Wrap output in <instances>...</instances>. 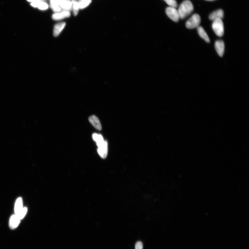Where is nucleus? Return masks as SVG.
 Here are the masks:
<instances>
[{"label": "nucleus", "instance_id": "nucleus-10", "mask_svg": "<svg viewBox=\"0 0 249 249\" xmlns=\"http://www.w3.org/2000/svg\"><path fill=\"white\" fill-rule=\"evenodd\" d=\"M66 26L65 22H60L56 24L53 29V35L55 37L58 36Z\"/></svg>", "mask_w": 249, "mask_h": 249}, {"label": "nucleus", "instance_id": "nucleus-22", "mask_svg": "<svg viewBox=\"0 0 249 249\" xmlns=\"http://www.w3.org/2000/svg\"><path fill=\"white\" fill-rule=\"evenodd\" d=\"M143 246L142 242L141 241L136 242L135 245V249H143Z\"/></svg>", "mask_w": 249, "mask_h": 249}, {"label": "nucleus", "instance_id": "nucleus-1", "mask_svg": "<svg viewBox=\"0 0 249 249\" xmlns=\"http://www.w3.org/2000/svg\"><path fill=\"white\" fill-rule=\"evenodd\" d=\"M194 9V6L189 0H185L180 6L178 12L180 18L183 19L189 15Z\"/></svg>", "mask_w": 249, "mask_h": 249}, {"label": "nucleus", "instance_id": "nucleus-11", "mask_svg": "<svg viewBox=\"0 0 249 249\" xmlns=\"http://www.w3.org/2000/svg\"><path fill=\"white\" fill-rule=\"evenodd\" d=\"M224 16V12L221 9H218L211 13L209 16L210 20L214 21L217 19H222Z\"/></svg>", "mask_w": 249, "mask_h": 249}, {"label": "nucleus", "instance_id": "nucleus-8", "mask_svg": "<svg viewBox=\"0 0 249 249\" xmlns=\"http://www.w3.org/2000/svg\"><path fill=\"white\" fill-rule=\"evenodd\" d=\"M89 120L90 123L94 128L99 131L102 130L101 124L99 118L97 117L95 115L91 116L90 117Z\"/></svg>", "mask_w": 249, "mask_h": 249}, {"label": "nucleus", "instance_id": "nucleus-23", "mask_svg": "<svg viewBox=\"0 0 249 249\" xmlns=\"http://www.w3.org/2000/svg\"><path fill=\"white\" fill-rule=\"evenodd\" d=\"M39 2H40L35 1L33 2H31V5L34 7H37L38 4Z\"/></svg>", "mask_w": 249, "mask_h": 249}, {"label": "nucleus", "instance_id": "nucleus-21", "mask_svg": "<svg viewBox=\"0 0 249 249\" xmlns=\"http://www.w3.org/2000/svg\"><path fill=\"white\" fill-rule=\"evenodd\" d=\"M50 7L53 11L56 12H60L61 11V8L59 6L50 5Z\"/></svg>", "mask_w": 249, "mask_h": 249}, {"label": "nucleus", "instance_id": "nucleus-12", "mask_svg": "<svg viewBox=\"0 0 249 249\" xmlns=\"http://www.w3.org/2000/svg\"><path fill=\"white\" fill-rule=\"evenodd\" d=\"M20 222V219L15 215H12L9 220V225L10 228L14 229L17 227Z\"/></svg>", "mask_w": 249, "mask_h": 249}, {"label": "nucleus", "instance_id": "nucleus-5", "mask_svg": "<svg viewBox=\"0 0 249 249\" xmlns=\"http://www.w3.org/2000/svg\"><path fill=\"white\" fill-rule=\"evenodd\" d=\"M70 12L69 11H64L61 12H56L53 15L52 18L53 20L59 21L70 17Z\"/></svg>", "mask_w": 249, "mask_h": 249}, {"label": "nucleus", "instance_id": "nucleus-7", "mask_svg": "<svg viewBox=\"0 0 249 249\" xmlns=\"http://www.w3.org/2000/svg\"><path fill=\"white\" fill-rule=\"evenodd\" d=\"M108 143L106 141L101 146L98 147L97 150L99 155L103 159L106 158L108 155Z\"/></svg>", "mask_w": 249, "mask_h": 249}, {"label": "nucleus", "instance_id": "nucleus-19", "mask_svg": "<svg viewBox=\"0 0 249 249\" xmlns=\"http://www.w3.org/2000/svg\"><path fill=\"white\" fill-rule=\"evenodd\" d=\"M37 7L41 10H45L48 8V5L46 3L41 1L39 2Z\"/></svg>", "mask_w": 249, "mask_h": 249}, {"label": "nucleus", "instance_id": "nucleus-17", "mask_svg": "<svg viewBox=\"0 0 249 249\" xmlns=\"http://www.w3.org/2000/svg\"><path fill=\"white\" fill-rule=\"evenodd\" d=\"M91 2V0H81V1L79 2L80 9H83L87 7L90 4Z\"/></svg>", "mask_w": 249, "mask_h": 249}, {"label": "nucleus", "instance_id": "nucleus-15", "mask_svg": "<svg viewBox=\"0 0 249 249\" xmlns=\"http://www.w3.org/2000/svg\"><path fill=\"white\" fill-rule=\"evenodd\" d=\"M23 201L21 198H19L16 201L15 206V215H17L23 209Z\"/></svg>", "mask_w": 249, "mask_h": 249}, {"label": "nucleus", "instance_id": "nucleus-13", "mask_svg": "<svg viewBox=\"0 0 249 249\" xmlns=\"http://www.w3.org/2000/svg\"><path fill=\"white\" fill-rule=\"evenodd\" d=\"M197 31L200 37L207 43L210 42L209 38L203 28L199 26L197 28Z\"/></svg>", "mask_w": 249, "mask_h": 249}, {"label": "nucleus", "instance_id": "nucleus-24", "mask_svg": "<svg viewBox=\"0 0 249 249\" xmlns=\"http://www.w3.org/2000/svg\"><path fill=\"white\" fill-rule=\"evenodd\" d=\"M28 2H32L35 1H36V0H27Z\"/></svg>", "mask_w": 249, "mask_h": 249}, {"label": "nucleus", "instance_id": "nucleus-16", "mask_svg": "<svg viewBox=\"0 0 249 249\" xmlns=\"http://www.w3.org/2000/svg\"><path fill=\"white\" fill-rule=\"evenodd\" d=\"M72 8L73 11V14L75 16H76L78 13L80 9L79 4V2L73 0L72 2Z\"/></svg>", "mask_w": 249, "mask_h": 249}, {"label": "nucleus", "instance_id": "nucleus-9", "mask_svg": "<svg viewBox=\"0 0 249 249\" xmlns=\"http://www.w3.org/2000/svg\"><path fill=\"white\" fill-rule=\"evenodd\" d=\"M72 2L70 0H59V6L65 11H69L72 9Z\"/></svg>", "mask_w": 249, "mask_h": 249}, {"label": "nucleus", "instance_id": "nucleus-14", "mask_svg": "<svg viewBox=\"0 0 249 249\" xmlns=\"http://www.w3.org/2000/svg\"><path fill=\"white\" fill-rule=\"evenodd\" d=\"M93 140L96 142L98 147L101 146L105 141L104 140L102 135L100 134L94 133L93 135Z\"/></svg>", "mask_w": 249, "mask_h": 249}, {"label": "nucleus", "instance_id": "nucleus-3", "mask_svg": "<svg viewBox=\"0 0 249 249\" xmlns=\"http://www.w3.org/2000/svg\"><path fill=\"white\" fill-rule=\"evenodd\" d=\"M201 22V18L199 15L197 14H194L187 21L186 26L188 29H193L199 26Z\"/></svg>", "mask_w": 249, "mask_h": 249}, {"label": "nucleus", "instance_id": "nucleus-2", "mask_svg": "<svg viewBox=\"0 0 249 249\" xmlns=\"http://www.w3.org/2000/svg\"><path fill=\"white\" fill-rule=\"evenodd\" d=\"M212 27L214 32L217 36L222 37L224 33V27L221 19H217L213 21Z\"/></svg>", "mask_w": 249, "mask_h": 249}, {"label": "nucleus", "instance_id": "nucleus-25", "mask_svg": "<svg viewBox=\"0 0 249 249\" xmlns=\"http://www.w3.org/2000/svg\"><path fill=\"white\" fill-rule=\"evenodd\" d=\"M206 1H214V0H206Z\"/></svg>", "mask_w": 249, "mask_h": 249}, {"label": "nucleus", "instance_id": "nucleus-6", "mask_svg": "<svg viewBox=\"0 0 249 249\" xmlns=\"http://www.w3.org/2000/svg\"><path fill=\"white\" fill-rule=\"evenodd\" d=\"M215 48L218 55L220 57L223 56L225 52L224 42L222 40H217L215 43Z\"/></svg>", "mask_w": 249, "mask_h": 249}, {"label": "nucleus", "instance_id": "nucleus-20", "mask_svg": "<svg viewBox=\"0 0 249 249\" xmlns=\"http://www.w3.org/2000/svg\"><path fill=\"white\" fill-rule=\"evenodd\" d=\"M170 7H176L178 6L175 0H164Z\"/></svg>", "mask_w": 249, "mask_h": 249}, {"label": "nucleus", "instance_id": "nucleus-4", "mask_svg": "<svg viewBox=\"0 0 249 249\" xmlns=\"http://www.w3.org/2000/svg\"><path fill=\"white\" fill-rule=\"evenodd\" d=\"M166 13L167 16L171 20L175 22H178L179 19L178 11L175 7H169L166 9Z\"/></svg>", "mask_w": 249, "mask_h": 249}, {"label": "nucleus", "instance_id": "nucleus-18", "mask_svg": "<svg viewBox=\"0 0 249 249\" xmlns=\"http://www.w3.org/2000/svg\"><path fill=\"white\" fill-rule=\"evenodd\" d=\"M27 211V209L26 207H23L19 212L15 215H17L18 218L21 220L23 219L25 215H26Z\"/></svg>", "mask_w": 249, "mask_h": 249}]
</instances>
